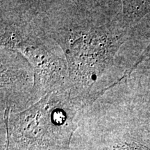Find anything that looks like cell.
Returning a JSON list of instances; mask_svg holds the SVG:
<instances>
[{
  "label": "cell",
  "instance_id": "cell-3",
  "mask_svg": "<svg viewBox=\"0 0 150 150\" xmlns=\"http://www.w3.org/2000/svg\"><path fill=\"white\" fill-rule=\"evenodd\" d=\"M85 106L70 89L52 92L27 109L3 113L10 150H69Z\"/></svg>",
  "mask_w": 150,
  "mask_h": 150
},
{
  "label": "cell",
  "instance_id": "cell-1",
  "mask_svg": "<svg viewBox=\"0 0 150 150\" xmlns=\"http://www.w3.org/2000/svg\"><path fill=\"white\" fill-rule=\"evenodd\" d=\"M120 1H37V16L66 59L71 93L85 107L125 79L119 54L129 40Z\"/></svg>",
  "mask_w": 150,
  "mask_h": 150
},
{
  "label": "cell",
  "instance_id": "cell-8",
  "mask_svg": "<svg viewBox=\"0 0 150 150\" xmlns=\"http://www.w3.org/2000/svg\"><path fill=\"white\" fill-rule=\"evenodd\" d=\"M6 150H9V148H8V145L6 146Z\"/></svg>",
  "mask_w": 150,
  "mask_h": 150
},
{
  "label": "cell",
  "instance_id": "cell-2",
  "mask_svg": "<svg viewBox=\"0 0 150 150\" xmlns=\"http://www.w3.org/2000/svg\"><path fill=\"white\" fill-rule=\"evenodd\" d=\"M1 47L20 52L32 65L34 103L70 88L64 54L41 26L34 1H1Z\"/></svg>",
  "mask_w": 150,
  "mask_h": 150
},
{
  "label": "cell",
  "instance_id": "cell-6",
  "mask_svg": "<svg viewBox=\"0 0 150 150\" xmlns=\"http://www.w3.org/2000/svg\"><path fill=\"white\" fill-rule=\"evenodd\" d=\"M113 150H149L147 149L145 147L143 146H140L138 145H135V144H125L122 145H117L114 147Z\"/></svg>",
  "mask_w": 150,
  "mask_h": 150
},
{
  "label": "cell",
  "instance_id": "cell-5",
  "mask_svg": "<svg viewBox=\"0 0 150 150\" xmlns=\"http://www.w3.org/2000/svg\"><path fill=\"white\" fill-rule=\"evenodd\" d=\"M150 11V1H122L123 20L129 27H134Z\"/></svg>",
  "mask_w": 150,
  "mask_h": 150
},
{
  "label": "cell",
  "instance_id": "cell-7",
  "mask_svg": "<svg viewBox=\"0 0 150 150\" xmlns=\"http://www.w3.org/2000/svg\"><path fill=\"white\" fill-rule=\"evenodd\" d=\"M149 59H150V42H149V45H148L147 49L145 50V51L144 52L143 54H142L141 61L142 62V61H145V60Z\"/></svg>",
  "mask_w": 150,
  "mask_h": 150
},
{
  "label": "cell",
  "instance_id": "cell-4",
  "mask_svg": "<svg viewBox=\"0 0 150 150\" xmlns=\"http://www.w3.org/2000/svg\"><path fill=\"white\" fill-rule=\"evenodd\" d=\"M34 70L20 52L1 47V109L18 112L34 104Z\"/></svg>",
  "mask_w": 150,
  "mask_h": 150
}]
</instances>
